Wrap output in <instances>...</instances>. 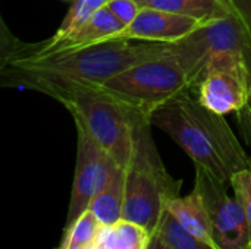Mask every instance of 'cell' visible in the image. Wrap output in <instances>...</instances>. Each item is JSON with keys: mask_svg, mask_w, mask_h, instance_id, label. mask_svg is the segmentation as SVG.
Returning a JSON list of instances; mask_svg holds the SVG:
<instances>
[{"mask_svg": "<svg viewBox=\"0 0 251 249\" xmlns=\"http://www.w3.org/2000/svg\"><path fill=\"white\" fill-rule=\"evenodd\" d=\"M171 53V44L131 40L104 43L50 53H29L13 35L1 38L0 82L50 94L69 85H101L125 69Z\"/></svg>", "mask_w": 251, "mask_h": 249, "instance_id": "cell-1", "label": "cell"}, {"mask_svg": "<svg viewBox=\"0 0 251 249\" xmlns=\"http://www.w3.org/2000/svg\"><path fill=\"white\" fill-rule=\"evenodd\" d=\"M150 122L169 135L194 166L225 183L231 185L235 173L251 167V157L225 117L204 107L191 91L159 107Z\"/></svg>", "mask_w": 251, "mask_h": 249, "instance_id": "cell-2", "label": "cell"}, {"mask_svg": "<svg viewBox=\"0 0 251 249\" xmlns=\"http://www.w3.org/2000/svg\"><path fill=\"white\" fill-rule=\"evenodd\" d=\"M49 97L62 103L85 131L116 160L129 164L138 126L150 120L101 85H69L53 90Z\"/></svg>", "mask_w": 251, "mask_h": 249, "instance_id": "cell-3", "label": "cell"}, {"mask_svg": "<svg viewBox=\"0 0 251 249\" xmlns=\"http://www.w3.org/2000/svg\"><path fill=\"white\" fill-rule=\"evenodd\" d=\"M151 126L150 120H144L137 131L134 153L126 166L122 219L154 235L168 204L179 197L182 181L166 170L151 136Z\"/></svg>", "mask_w": 251, "mask_h": 249, "instance_id": "cell-4", "label": "cell"}, {"mask_svg": "<svg viewBox=\"0 0 251 249\" xmlns=\"http://www.w3.org/2000/svg\"><path fill=\"white\" fill-rule=\"evenodd\" d=\"M101 87L147 117L171 100L191 91L187 73L172 53L137 63Z\"/></svg>", "mask_w": 251, "mask_h": 249, "instance_id": "cell-5", "label": "cell"}, {"mask_svg": "<svg viewBox=\"0 0 251 249\" xmlns=\"http://www.w3.org/2000/svg\"><path fill=\"white\" fill-rule=\"evenodd\" d=\"M171 53L185 70L191 90H196L216 57L251 53V23L231 7L226 15L203 22L194 32L172 43Z\"/></svg>", "mask_w": 251, "mask_h": 249, "instance_id": "cell-6", "label": "cell"}, {"mask_svg": "<svg viewBox=\"0 0 251 249\" xmlns=\"http://www.w3.org/2000/svg\"><path fill=\"white\" fill-rule=\"evenodd\" d=\"M196 90L197 100L221 116L241 112L251 95V53L216 57Z\"/></svg>", "mask_w": 251, "mask_h": 249, "instance_id": "cell-7", "label": "cell"}, {"mask_svg": "<svg viewBox=\"0 0 251 249\" xmlns=\"http://www.w3.org/2000/svg\"><path fill=\"white\" fill-rule=\"evenodd\" d=\"M76 166L65 230L88 210L93 198L110 182L121 167L116 160L85 131V128L76 125Z\"/></svg>", "mask_w": 251, "mask_h": 249, "instance_id": "cell-8", "label": "cell"}, {"mask_svg": "<svg viewBox=\"0 0 251 249\" xmlns=\"http://www.w3.org/2000/svg\"><path fill=\"white\" fill-rule=\"evenodd\" d=\"M207 207L215 241L219 249H249L250 232L243 207L237 197L228 194L229 183L196 166V183Z\"/></svg>", "mask_w": 251, "mask_h": 249, "instance_id": "cell-9", "label": "cell"}, {"mask_svg": "<svg viewBox=\"0 0 251 249\" xmlns=\"http://www.w3.org/2000/svg\"><path fill=\"white\" fill-rule=\"evenodd\" d=\"M201 23L193 16L144 7L140 9L134 22L124 28L119 38L172 44L194 32Z\"/></svg>", "mask_w": 251, "mask_h": 249, "instance_id": "cell-10", "label": "cell"}, {"mask_svg": "<svg viewBox=\"0 0 251 249\" xmlns=\"http://www.w3.org/2000/svg\"><path fill=\"white\" fill-rule=\"evenodd\" d=\"M166 211H169L174 219L191 235L196 238L204 241L206 244L219 249L215 235H213V226L212 220L207 211V207L204 204V200L200 194V191L194 186L193 191L187 197H178L172 200Z\"/></svg>", "mask_w": 251, "mask_h": 249, "instance_id": "cell-11", "label": "cell"}, {"mask_svg": "<svg viewBox=\"0 0 251 249\" xmlns=\"http://www.w3.org/2000/svg\"><path fill=\"white\" fill-rule=\"evenodd\" d=\"M126 169L119 167L110 182L93 198L88 210L94 213L103 226H112L122 220L125 205Z\"/></svg>", "mask_w": 251, "mask_h": 249, "instance_id": "cell-12", "label": "cell"}, {"mask_svg": "<svg viewBox=\"0 0 251 249\" xmlns=\"http://www.w3.org/2000/svg\"><path fill=\"white\" fill-rule=\"evenodd\" d=\"M153 235L143 226L119 220L112 226H103L96 242L94 249H149Z\"/></svg>", "mask_w": 251, "mask_h": 249, "instance_id": "cell-13", "label": "cell"}, {"mask_svg": "<svg viewBox=\"0 0 251 249\" xmlns=\"http://www.w3.org/2000/svg\"><path fill=\"white\" fill-rule=\"evenodd\" d=\"M140 9H157L163 12L193 16L201 22L226 15L231 6L226 0H135Z\"/></svg>", "mask_w": 251, "mask_h": 249, "instance_id": "cell-14", "label": "cell"}, {"mask_svg": "<svg viewBox=\"0 0 251 249\" xmlns=\"http://www.w3.org/2000/svg\"><path fill=\"white\" fill-rule=\"evenodd\" d=\"M154 233L171 249H216L187 232L169 211H165Z\"/></svg>", "mask_w": 251, "mask_h": 249, "instance_id": "cell-15", "label": "cell"}, {"mask_svg": "<svg viewBox=\"0 0 251 249\" xmlns=\"http://www.w3.org/2000/svg\"><path fill=\"white\" fill-rule=\"evenodd\" d=\"M101 227H103V225L99 222V219L94 216V213L87 210L74 222V225L69 229L63 230V238L60 242V247L79 245V247L93 248Z\"/></svg>", "mask_w": 251, "mask_h": 249, "instance_id": "cell-16", "label": "cell"}, {"mask_svg": "<svg viewBox=\"0 0 251 249\" xmlns=\"http://www.w3.org/2000/svg\"><path fill=\"white\" fill-rule=\"evenodd\" d=\"M109 1L110 0H76L72 4V7L69 9L65 19L62 21L56 34L50 38L60 40V38H65L66 35L72 34L79 26H82L99 9L107 6Z\"/></svg>", "mask_w": 251, "mask_h": 249, "instance_id": "cell-17", "label": "cell"}, {"mask_svg": "<svg viewBox=\"0 0 251 249\" xmlns=\"http://www.w3.org/2000/svg\"><path fill=\"white\" fill-rule=\"evenodd\" d=\"M231 188L234 191V195L237 197V200L240 201V204L243 207V211H244V216L247 220V226H249V232H250L251 248V167L235 173L231 178Z\"/></svg>", "mask_w": 251, "mask_h": 249, "instance_id": "cell-18", "label": "cell"}, {"mask_svg": "<svg viewBox=\"0 0 251 249\" xmlns=\"http://www.w3.org/2000/svg\"><path fill=\"white\" fill-rule=\"evenodd\" d=\"M107 7L125 26L131 25L140 12V6L135 0H110Z\"/></svg>", "mask_w": 251, "mask_h": 249, "instance_id": "cell-19", "label": "cell"}, {"mask_svg": "<svg viewBox=\"0 0 251 249\" xmlns=\"http://www.w3.org/2000/svg\"><path fill=\"white\" fill-rule=\"evenodd\" d=\"M237 114H238V125H240L241 134L251 148V95L246 107L241 112H238Z\"/></svg>", "mask_w": 251, "mask_h": 249, "instance_id": "cell-20", "label": "cell"}, {"mask_svg": "<svg viewBox=\"0 0 251 249\" xmlns=\"http://www.w3.org/2000/svg\"><path fill=\"white\" fill-rule=\"evenodd\" d=\"M226 3L251 23V0H226Z\"/></svg>", "mask_w": 251, "mask_h": 249, "instance_id": "cell-21", "label": "cell"}, {"mask_svg": "<svg viewBox=\"0 0 251 249\" xmlns=\"http://www.w3.org/2000/svg\"><path fill=\"white\" fill-rule=\"evenodd\" d=\"M149 249H171L156 233L153 235V238H151V242H150V247Z\"/></svg>", "mask_w": 251, "mask_h": 249, "instance_id": "cell-22", "label": "cell"}, {"mask_svg": "<svg viewBox=\"0 0 251 249\" xmlns=\"http://www.w3.org/2000/svg\"><path fill=\"white\" fill-rule=\"evenodd\" d=\"M59 248L60 249H93V248H90V247H79V245H66V247H60V245H59Z\"/></svg>", "mask_w": 251, "mask_h": 249, "instance_id": "cell-23", "label": "cell"}, {"mask_svg": "<svg viewBox=\"0 0 251 249\" xmlns=\"http://www.w3.org/2000/svg\"><path fill=\"white\" fill-rule=\"evenodd\" d=\"M54 249H60V248H54Z\"/></svg>", "mask_w": 251, "mask_h": 249, "instance_id": "cell-24", "label": "cell"}, {"mask_svg": "<svg viewBox=\"0 0 251 249\" xmlns=\"http://www.w3.org/2000/svg\"><path fill=\"white\" fill-rule=\"evenodd\" d=\"M93 249H94V248H93Z\"/></svg>", "mask_w": 251, "mask_h": 249, "instance_id": "cell-25", "label": "cell"}, {"mask_svg": "<svg viewBox=\"0 0 251 249\" xmlns=\"http://www.w3.org/2000/svg\"><path fill=\"white\" fill-rule=\"evenodd\" d=\"M250 249H251V248H250Z\"/></svg>", "mask_w": 251, "mask_h": 249, "instance_id": "cell-26", "label": "cell"}]
</instances>
